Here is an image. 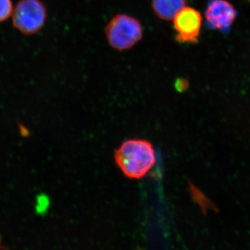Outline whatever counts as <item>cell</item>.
I'll use <instances>...</instances> for the list:
<instances>
[{
    "mask_svg": "<svg viewBox=\"0 0 250 250\" xmlns=\"http://www.w3.org/2000/svg\"><path fill=\"white\" fill-rule=\"evenodd\" d=\"M115 161L125 176L139 179L146 177L156 164L155 149L145 139H129L115 151Z\"/></svg>",
    "mask_w": 250,
    "mask_h": 250,
    "instance_id": "1",
    "label": "cell"
},
{
    "mask_svg": "<svg viewBox=\"0 0 250 250\" xmlns=\"http://www.w3.org/2000/svg\"><path fill=\"white\" fill-rule=\"evenodd\" d=\"M105 36L111 48L119 52L129 50L142 40V24L134 16L117 14L106 24Z\"/></svg>",
    "mask_w": 250,
    "mask_h": 250,
    "instance_id": "2",
    "label": "cell"
},
{
    "mask_svg": "<svg viewBox=\"0 0 250 250\" xmlns=\"http://www.w3.org/2000/svg\"><path fill=\"white\" fill-rule=\"evenodd\" d=\"M47 18V7L41 0H20L13 12V25L24 35H34L44 27Z\"/></svg>",
    "mask_w": 250,
    "mask_h": 250,
    "instance_id": "3",
    "label": "cell"
},
{
    "mask_svg": "<svg viewBox=\"0 0 250 250\" xmlns=\"http://www.w3.org/2000/svg\"><path fill=\"white\" fill-rule=\"evenodd\" d=\"M202 24L200 13L194 8L186 6L173 19L176 41L179 43H196L200 37Z\"/></svg>",
    "mask_w": 250,
    "mask_h": 250,
    "instance_id": "4",
    "label": "cell"
},
{
    "mask_svg": "<svg viewBox=\"0 0 250 250\" xmlns=\"http://www.w3.org/2000/svg\"><path fill=\"white\" fill-rule=\"evenodd\" d=\"M237 15L234 6L226 0H210L205 10L206 22L210 29L228 33Z\"/></svg>",
    "mask_w": 250,
    "mask_h": 250,
    "instance_id": "5",
    "label": "cell"
},
{
    "mask_svg": "<svg viewBox=\"0 0 250 250\" xmlns=\"http://www.w3.org/2000/svg\"><path fill=\"white\" fill-rule=\"evenodd\" d=\"M187 4V0H152V9L159 19L170 21Z\"/></svg>",
    "mask_w": 250,
    "mask_h": 250,
    "instance_id": "6",
    "label": "cell"
},
{
    "mask_svg": "<svg viewBox=\"0 0 250 250\" xmlns=\"http://www.w3.org/2000/svg\"><path fill=\"white\" fill-rule=\"evenodd\" d=\"M12 0H0V22L7 21L14 12Z\"/></svg>",
    "mask_w": 250,
    "mask_h": 250,
    "instance_id": "7",
    "label": "cell"
},
{
    "mask_svg": "<svg viewBox=\"0 0 250 250\" xmlns=\"http://www.w3.org/2000/svg\"><path fill=\"white\" fill-rule=\"evenodd\" d=\"M176 85H177V90H184L187 88L188 83L184 80H177V83H176Z\"/></svg>",
    "mask_w": 250,
    "mask_h": 250,
    "instance_id": "8",
    "label": "cell"
}]
</instances>
